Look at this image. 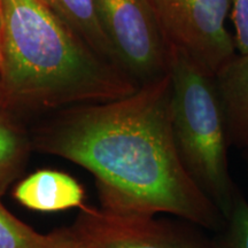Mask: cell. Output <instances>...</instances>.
I'll return each instance as SVG.
<instances>
[{
  "label": "cell",
  "mask_w": 248,
  "mask_h": 248,
  "mask_svg": "<svg viewBox=\"0 0 248 248\" xmlns=\"http://www.w3.org/2000/svg\"><path fill=\"white\" fill-rule=\"evenodd\" d=\"M171 128L181 162L225 217L239 194L229 167L225 117L214 76L171 47Z\"/></svg>",
  "instance_id": "3"
},
{
  "label": "cell",
  "mask_w": 248,
  "mask_h": 248,
  "mask_svg": "<svg viewBox=\"0 0 248 248\" xmlns=\"http://www.w3.org/2000/svg\"><path fill=\"white\" fill-rule=\"evenodd\" d=\"M0 108L1 109H5L4 105V97H2V86H1V77H0ZM6 110V109H5Z\"/></svg>",
  "instance_id": "14"
},
{
  "label": "cell",
  "mask_w": 248,
  "mask_h": 248,
  "mask_svg": "<svg viewBox=\"0 0 248 248\" xmlns=\"http://www.w3.org/2000/svg\"><path fill=\"white\" fill-rule=\"evenodd\" d=\"M230 18L237 53H248V0H232Z\"/></svg>",
  "instance_id": "13"
},
{
  "label": "cell",
  "mask_w": 248,
  "mask_h": 248,
  "mask_svg": "<svg viewBox=\"0 0 248 248\" xmlns=\"http://www.w3.org/2000/svg\"><path fill=\"white\" fill-rule=\"evenodd\" d=\"M2 195L0 191V248H76L67 228L39 233L6 208Z\"/></svg>",
  "instance_id": "10"
},
{
  "label": "cell",
  "mask_w": 248,
  "mask_h": 248,
  "mask_svg": "<svg viewBox=\"0 0 248 248\" xmlns=\"http://www.w3.org/2000/svg\"><path fill=\"white\" fill-rule=\"evenodd\" d=\"M115 61L138 85L169 73L170 51L150 0H93Z\"/></svg>",
  "instance_id": "4"
},
{
  "label": "cell",
  "mask_w": 248,
  "mask_h": 248,
  "mask_svg": "<svg viewBox=\"0 0 248 248\" xmlns=\"http://www.w3.org/2000/svg\"><path fill=\"white\" fill-rule=\"evenodd\" d=\"M42 1L52 11H54L59 16L63 18L94 51L117 64L109 40L105 35L104 29L98 20L93 0H42Z\"/></svg>",
  "instance_id": "9"
},
{
  "label": "cell",
  "mask_w": 248,
  "mask_h": 248,
  "mask_svg": "<svg viewBox=\"0 0 248 248\" xmlns=\"http://www.w3.org/2000/svg\"><path fill=\"white\" fill-rule=\"evenodd\" d=\"M0 77L8 111L114 100L139 86L42 0H1Z\"/></svg>",
  "instance_id": "2"
},
{
  "label": "cell",
  "mask_w": 248,
  "mask_h": 248,
  "mask_svg": "<svg viewBox=\"0 0 248 248\" xmlns=\"http://www.w3.org/2000/svg\"><path fill=\"white\" fill-rule=\"evenodd\" d=\"M32 145L91 172L102 209L169 214L212 230L224 224L178 156L169 73L123 98L67 107L37 130Z\"/></svg>",
  "instance_id": "1"
},
{
  "label": "cell",
  "mask_w": 248,
  "mask_h": 248,
  "mask_svg": "<svg viewBox=\"0 0 248 248\" xmlns=\"http://www.w3.org/2000/svg\"><path fill=\"white\" fill-rule=\"evenodd\" d=\"M0 36H1V0H0Z\"/></svg>",
  "instance_id": "15"
},
{
  "label": "cell",
  "mask_w": 248,
  "mask_h": 248,
  "mask_svg": "<svg viewBox=\"0 0 248 248\" xmlns=\"http://www.w3.org/2000/svg\"><path fill=\"white\" fill-rule=\"evenodd\" d=\"M30 141L18 124L12 120L8 110L0 108V191L21 175L28 160Z\"/></svg>",
  "instance_id": "11"
},
{
  "label": "cell",
  "mask_w": 248,
  "mask_h": 248,
  "mask_svg": "<svg viewBox=\"0 0 248 248\" xmlns=\"http://www.w3.org/2000/svg\"><path fill=\"white\" fill-rule=\"evenodd\" d=\"M170 47L215 74L237 54L228 30L232 0H150Z\"/></svg>",
  "instance_id": "5"
},
{
  "label": "cell",
  "mask_w": 248,
  "mask_h": 248,
  "mask_svg": "<svg viewBox=\"0 0 248 248\" xmlns=\"http://www.w3.org/2000/svg\"><path fill=\"white\" fill-rule=\"evenodd\" d=\"M13 198L31 210L52 213L84 206L83 186L66 172L38 170L18 182Z\"/></svg>",
  "instance_id": "7"
},
{
  "label": "cell",
  "mask_w": 248,
  "mask_h": 248,
  "mask_svg": "<svg viewBox=\"0 0 248 248\" xmlns=\"http://www.w3.org/2000/svg\"><path fill=\"white\" fill-rule=\"evenodd\" d=\"M231 146L248 148V53H237L214 76Z\"/></svg>",
  "instance_id": "8"
},
{
  "label": "cell",
  "mask_w": 248,
  "mask_h": 248,
  "mask_svg": "<svg viewBox=\"0 0 248 248\" xmlns=\"http://www.w3.org/2000/svg\"><path fill=\"white\" fill-rule=\"evenodd\" d=\"M190 222L122 214L84 204L68 231L76 248H217Z\"/></svg>",
  "instance_id": "6"
},
{
  "label": "cell",
  "mask_w": 248,
  "mask_h": 248,
  "mask_svg": "<svg viewBox=\"0 0 248 248\" xmlns=\"http://www.w3.org/2000/svg\"><path fill=\"white\" fill-rule=\"evenodd\" d=\"M217 248H248V202L240 193L225 217Z\"/></svg>",
  "instance_id": "12"
},
{
  "label": "cell",
  "mask_w": 248,
  "mask_h": 248,
  "mask_svg": "<svg viewBox=\"0 0 248 248\" xmlns=\"http://www.w3.org/2000/svg\"><path fill=\"white\" fill-rule=\"evenodd\" d=\"M245 151L247 152V159H248V148H246V150H245Z\"/></svg>",
  "instance_id": "16"
}]
</instances>
